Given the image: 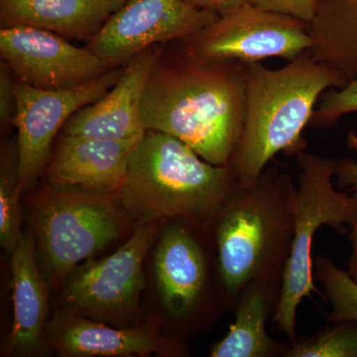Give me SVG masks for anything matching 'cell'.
<instances>
[{
	"label": "cell",
	"mask_w": 357,
	"mask_h": 357,
	"mask_svg": "<svg viewBox=\"0 0 357 357\" xmlns=\"http://www.w3.org/2000/svg\"><path fill=\"white\" fill-rule=\"evenodd\" d=\"M150 70L140 116L144 130L170 134L208 163L229 166L245 116L246 64L164 53Z\"/></svg>",
	"instance_id": "obj_1"
},
{
	"label": "cell",
	"mask_w": 357,
	"mask_h": 357,
	"mask_svg": "<svg viewBox=\"0 0 357 357\" xmlns=\"http://www.w3.org/2000/svg\"><path fill=\"white\" fill-rule=\"evenodd\" d=\"M349 84L342 73L305 52L279 70L246 64L245 116L229 166L241 185L255 184L275 155L306 150L302 132L314 105L331 88Z\"/></svg>",
	"instance_id": "obj_2"
},
{
	"label": "cell",
	"mask_w": 357,
	"mask_h": 357,
	"mask_svg": "<svg viewBox=\"0 0 357 357\" xmlns=\"http://www.w3.org/2000/svg\"><path fill=\"white\" fill-rule=\"evenodd\" d=\"M296 189L288 173L266 167L236 189L211 223L227 306L252 281L282 287L294 234Z\"/></svg>",
	"instance_id": "obj_3"
},
{
	"label": "cell",
	"mask_w": 357,
	"mask_h": 357,
	"mask_svg": "<svg viewBox=\"0 0 357 357\" xmlns=\"http://www.w3.org/2000/svg\"><path fill=\"white\" fill-rule=\"evenodd\" d=\"M236 185L229 166L208 163L170 134L146 130L119 194L126 210L143 220L211 225Z\"/></svg>",
	"instance_id": "obj_4"
},
{
	"label": "cell",
	"mask_w": 357,
	"mask_h": 357,
	"mask_svg": "<svg viewBox=\"0 0 357 357\" xmlns=\"http://www.w3.org/2000/svg\"><path fill=\"white\" fill-rule=\"evenodd\" d=\"M29 220L54 290L65 287L79 263L93 257L129 225L119 192L49 184L29 198Z\"/></svg>",
	"instance_id": "obj_5"
},
{
	"label": "cell",
	"mask_w": 357,
	"mask_h": 357,
	"mask_svg": "<svg viewBox=\"0 0 357 357\" xmlns=\"http://www.w3.org/2000/svg\"><path fill=\"white\" fill-rule=\"evenodd\" d=\"M301 168L294 204V234L290 255L284 270L280 298L273 314V325L296 342V317L304 298L318 292L314 283V236L319 227L340 234L357 225V196L342 192L333 178L337 161L303 150L297 155Z\"/></svg>",
	"instance_id": "obj_6"
},
{
	"label": "cell",
	"mask_w": 357,
	"mask_h": 357,
	"mask_svg": "<svg viewBox=\"0 0 357 357\" xmlns=\"http://www.w3.org/2000/svg\"><path fill=\"white\" fill-rule=\"evenodd\" d=\"M157 220H142L123 245L105 259L89 260L63 291L65 309L115 326L140 317L143 263L158 234Z\"/></svg>",
	"instance_id": "obj_7"
},
{
	"label": "cell",
	"mask_w": 357,
	"mask_h": 357,
	"mask_svg": "<svg viewBox=\"0 0 357 357\" xmlns=\"http://www.w3.org/2000/svg\"><path fill=\"white\" fill-rule=\"evenodd\" d=\"M180 42L197 60L244 64L275 57L290 62L312 46L305 21L250 3Z\"/></svg>",
	"instance_id": "obj_8"
},
{
	"label": "cell",
	"mask_w": 357,
	"mask_h": 357,
	"mask_svg": "<svg viewBox=\"0 0 357 357\" xmlns=\"http://www.w3.org/2000/svg\"><path fill=\"white\" fill-rule=\"evenodd\" d=\"M122 73V68H114L81 86L65 89H40L20 81L16 83L17 107L13 126L17 129L20 195L36 185L48 164L53 141L70 116L100 100Z\"/></svg>",
	"instance_id": "obj_9"
},
{
	"label": "cell",
	"mask_w": 357,
	"mask_h": 357,
	"mask_svg": "<svg viewBox=\"0 0 357 357\" xmlns=\"http://www.w3.org/2000/svg\"><path fill=\"white\" fill-rule=\"evenodd\" d=\"M218 17L187 0H126L89 41L88 49L119 67L156 45L188 38Z\"/></svg>",
	"instance_id": "obj_10"
},
{
	"label": "cell",
	"mask_w": 357,
	"mask_h": 357,
	"mask_svg": "<svg viewBox=\"0 0 357 357\" xmlns=\"http://www.w3.org/2000/svg\"><path fill=\"white\" fill-rule=\"evenodd\" d=\"M0 54L14 76L40 89L75 88L116 68L65 37L29 26L1 27Z\"/></svg>",
	"instance_id": "obj_11"
},
{
	"label": "cell",
	"mask_w": 357,
	"mask_h": 357,
	"mask_svg": "<svg viewBox=\"0 0 357 357\" xmlns=\"http://www.w3.org/2000/svg\"><path fill=\"white\" fill-rule=\"evenodd\" d=\"M204 227L171 222L156 248L154 271L160 297L169 316L181 325H190L215 303L227 307L211 290L210 261L199 236Z\"/></svg>",
	"instance_id": "obj_12"
},
{
	"label": "cell",
	"mask_w": 357,
	"mask_h": 357,
	"mask_svg": "<svg viewBox=\"0 0 357 357\" xmlns=\"http://www.w3.org/2000/svg\"><path fill=\"white\" fill-rule=\"evenodd\" d=\"M46 342L61 357L190 356L189 347L180 337L164 335L157 321L112 328L65 307L49 319Z\"/></svg>",
	"instance_id": "obj_13"
},
{
	"label": "cell",
	"mask_w": 357,
	"mask_h": 357,
	"mask_svg": "<svg viewBox=\"0 0 357 357\" xmlns=\"http://www.w3.org/2000/svg\"><path fill=\"white\" fill-rule=\"evenodd\" d=\"M162 49L156 45L131 59L119 82L100 100L82 107L70 116L62 129V135L112 140L143 135L141 98Z\"/></svg>",
	"instance_id": "obj_14"
},
{
	"label": "cell",
	"mask_w": 357,
	"mask_h": 357,
	"mask_svg": "<svg viewBox=\"0 0 357 357\" xmlns=\"http://www.w3.org/2000/svg\"><path fill=\"white\" fill-rule=\"evenodd\" d=\"M142 137L126 140L61 134L46 166L49 184L91 191H121L134 148Z\"/></svg>",
	"instance_id": "obj_15"
},
{
	"label": "cell",
	"mask_w": 357,
	"mask_h": 357,
	"mask_svg": "<svg viewBox=\"0 0 357 357\" xmlns=\"http://www.w3.org/2000/svg\"><path fill=\"white\" fill-rule=\"evenodd\" d=\"M13 319L2 354L36 356L49 351L46 342L48 325V284L40 271L36 237L33 230L23 232L11 253Z\"/></svg>",
	"instance_id": "obj_16"
},
{
	"label": "cell",
	"mask_w": 357,
	"mask_h": 357,
	"mask_svg": "<svg viewBox=\"0 0 357 357\" xmlns=\"http://www.w3.org/2000/svg\"><path fill=\"white\" fill-rule=\"evenodd\" d=\"M126 0H0L2 27L29 26L93 40Z\"/></svg>",
	"instance_id": "obj_17"
},
{
	"label": "cell",
	"mask_w": 357,
	"mask_h": 357,
	"mask_svg": "<svg viewBox=\"0 0 357 357\" xmlns=\"http://www.w3.org/2000/svg\"><path fill=\"white\" fill-rule=\"evenodd\" d=\"M281 286L252 281L244 287L234 304V321L229 333L211 349L213 357H284L290 344L267 333L270 314L276 311Z\"/></svg>",
	"instance_id": "obj_18"
},
{
	"label": "cell",
	"mask_w": 357,
	"mask_h": 357,
	"mask_svg": "<svg viewBox=\"0 0 357 357\" xmlns=\"http://www.w3.org/2000/svg\"><path fill=\"white\" fill-rule=\"evenodd\" d=\"M307 30L314 61L332 66L349 83L357 79V0H316Z\"/></svg>",
	"instance_id": "obj_19"
},
{
	"label": "cell",
	"mask_w": 357,
	"mask_h": 357,
	"mask_svg": "<svg viewBox=\"0 0 357 357\" xmlns=\"http://www.w3.org/2000/svg\"><path fill=\"white\" fill-rule=\"evenodd\" d=\"M17 142L6 147L0 167V243L4 250L13 253L20 243L22 211L18 191Z\"/></svg>",
	"instance_id": "obj_20"
},
{
	"label": "cell",
	"mask_w": 357,
	"mask_h": 357,
	"mask_svg": "<svg viewBox=\"0 0 357 357\" xmlns=\"http://www.w3.org/2000/svg\"><path fill=\"white\" fill-rule=\"evenodd\" d=\"M314 274L323 285L332 310L326 314L328 323L357 321V284L349 272L338 268L331 258H314Z\"/></svg>",
	"instance_id": "obj_21"
},
{
	"label": "cell",
	"mask_w": 357,
	"mask_h": 357,
	"mask_svg": "<svg viewBox=\"0 0 357 357\" xmlns=\"http://www.w3.org/2000/svg\"><path fill=\"white\" fill-rule=\"evenodd\" d=\"M284 357H357V321H340L306 340H296Z\"/></svg>",
	"instance_id": "obj_22"
},
{
	"label": "cell",
	"mask_w": 357,
	"mask_h": 357,
	"mask_svg": "<svg viewBox=\"0 0 357 357\" xmlns=\"http://www.w3.org/2000/svg\"><path fill=\"white\" fill-rule=\"evenodd\" d=\"M357 112V79L349 82L344 88L331 91L314 110L309 126L312 128H333L344 115Z\"/></svg>",
	"instance_id": "obj_23"
},
{
	"label": "cell",
	"mask_w": 357,
	"mask_h": 357,
	"mask_svg": "<svg viewBox=\"0 0 357 357\" xmlns=\"http://www.w3.org/2000/svg\"><path fill=\"white\" fill-rule=\"evenodd\" d=\"M250 4L266 10L288 14L309 23L316 8V0H250Z\"/></svg>",
	"instance_id": "obj_24"
},
{
	"label": "cell",
	"mask_w": 357,
	"mask_h": 357,
	"mask_svg": "<svg viewBox=\"0 0 357 357\" xmlns=\"http://www.w3.org/2000/svg\"><path fill=\"white\" fill-rule=\"evenodd\" d=\"M13 72L4 61L0 67V121L4 126L14 122L17 107L16 83L13 79Z\"/></svg>",
	"instance_id": "obj_25"
},
{
	"label": "cell",
	"mask_w": 357,
	"mask_h": 357,
	"mask_svg": "<svg viewBox=\"0 0 357 357\" xmlns=\"http://www.w3.org/2000/svg\"><path fill=\"white\" fill-rule=\"evenodd\" d=\"M335 185L338 190H349L357 196V162L349 158L337 161Z\"/></svg>",
	"instance_id": "obj_26"
},
{
	"label": "cell",
	"mask_w": 357,
	"mask_h": 357,
	"mask_svg": "<svg viewBox=\"0 0 357 357\" xmlns=\"http://www.w3.org/2000/svg\"><path fill=\"white\" fill-rule=\"evenodd\" d=\"M187 2L196 8L213 11L220 17L238 10L245 4L250 3V0H187Z\"/></svg>",
	"instance_id": "obj_27"
},
{
	"label": "cell",
	"mask_w": 357,
	"mask_h": 357,
	"mask_svg": "<svg viewBox=\"0 0 357 357\" xmlns=\"http://www.w3.org/2000/svg\"><path fill=\"white\" fill-rule=\"evenodd\" d=\"M349 241L351 245V253L347 272L357 284V225L351 227L349 234Z\"/></svg>",
	"instance_id": "obj_28"
}]
</instances>
